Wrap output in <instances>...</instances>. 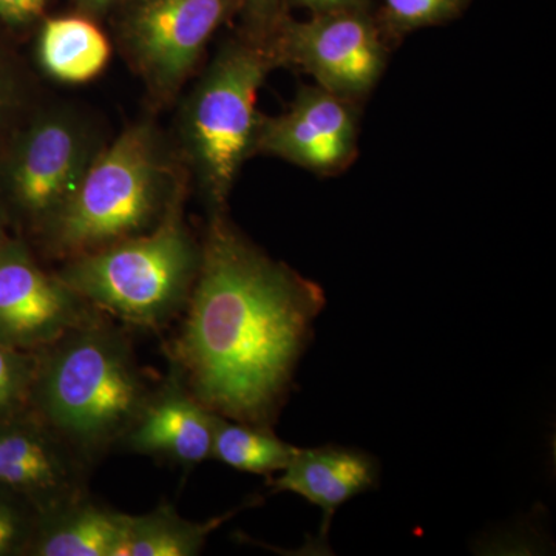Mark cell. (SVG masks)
Masks as SVG:
<instances>
[{
  "label": "cell",
  "instance_id": "9",
  "mask_svg": "<svg viewBox=\"0 0 556 556\" xmlns=\"http://www.w3.org/2000/svg\"><path fill=\"white\" fill-rule=\"evenodd\" d=\"M89 164L87 139L75 121L64 115L36 121L9 163L5 188L11 207L39 232L64 206Z\"/></svg>",
  "mask_w": 556,
  "mask_h": 556
},
{
  "label": "cell",
  "instance_id": "8",
  "mask_svg": "<svg viewBox=\"0 0 556 556\" xmlns=\"http://www.w3.org/2000/svg\"><path fill=\"white\" fill-rule=\"evenodd\" d=\"M102 313L47 273L24 240L0 243V342L38 353Z\"/></svg>",
  "mask_w": 556,
  "mask_h": 556
},
{
  "label": "cell",
  "instance_id": "3",
  "mask_svg": "<svg viewBox=\"0 0 556 556\" xmlns=\"http://www.w3.org/2000/svg\"><path fill=\"white\" fill-rule=\"evenodd\" d=\"M181 204L175 190L155 228L65 260L56 276L100 313L138 328L164 327L185 311L200 268Z\"/></svg>",
  "mask_w": 556,
  "mask_h": 556
},
{
  "label": "cell",
  "instance_id": "25",
  "mask_svg": "<svg viewBox=\"0 0 556 556\" xmlns=\"http://www.w3.org/2000/svg\"><path fill=\"white\" fill-rule=\"evenodd\" d=\"M79 2L83 3L84 9L89 11H104L118 0H79Z\"/></svg>",
  "mask_w": 556,
  "mask_h": 556
},
{
  "label": "cell",
  "instance_id": "13",
  "mask_svg": "<svg viewBox=\"0 0 556 556\" xmlns=\"http://www.w3.org/2000/svg\"><path fill=\"white\" fill-rule=\"evenodd\" d=\"M376 481L378 464L367 453L327 445L299 448L280 477L269 484L274 492L295 493L324 510L320 532V540H324L336 510L372 489Z\"/></svg>",
  "mask_w": 556,
  "mask_h": 556
},
{
  "label": "cell",
  "instance_id": "14",
  "mask_svg": "<svg viewBox=\"0 0 556 556\" xmlns=\"http://www.w3.org/2000/svg\"><path fill=\"white\" fill-rule=\"evenodd\" d=\"M127 514L79 497L39 515L25 556H118Z\"/></svg>",
  "mask_w": 556,
  "mask_h": 556
},
{
  "label": "cell",
  "instance_id": "20",
  "mask_svg": "<svg viewBox=\"0 0 556 556\" xmlns=\"http://www.w3.org/2000/svg\"><path fill=\"white\" fill-rule=\"evenodd\" d=\"M38 517V511L27 501L0 489V556L27 554Z\"/></svg>",
  "mask_w": 556,
  "mask_h": 556
},
{
  "label": "cell",
  "instance_id": "2",
  "mask_svg": "<svg viewBox=\"0 0 556 556\" xmlns=\"http://www.w3.org/2000/svg\"><path fill=\"white\" fill-rule=\"evenodd\" d=\"M152 388L126 332L101 316L36 353L28 408L91 466L121 445Z\"/></svg>",
  "mask_w": 556,
  "mask_h": 556
},
{
  "label": "cell",
  "instance_id": "24",
  "mask_svg": "<svg viewBox=\"0 0 556 556\" xmlns=\"http://www.w3.org/2000/svg\"><path fill=\"white\" fill-rule=\"evenodd\" d=\"M11 89L9 79L3 75V70L0 67V124H2L3 115L10 108Z\"/></svg>",
  "mask_w": 556,
  "mask_h": 556
},
{
  "label": "cell",
  "instance_id": "6",
  "mask_svg": "<svg viewBox=\"0 0 556 556\" xmlns=\"http://www.w3.org/2000/svg\"><path fill=\"white\" fill-rule=\"evenodd\" d=\"M276 64L308 73L317 86L353 102L375 89L387 65V47L364 9L283 20L268 40Z\"/></svg>",
  "mask_w": 556,
  "mask_h": 556
},
{
  "label": "cell",
  "instance_id": "11",
  "mask_svg": "<svg viewBox=\"0 0 556 556\" xmlns=\"http://www.w3.org/2000/svg\"><path fill=\"white\" fill-rule=\"evenodd\" d=\"M356 149L351 102L314 86L300 90L287 112L260 118L254 150L317 174H334L351 163Z\"/></svg>",
  "mask_w": 556,
  "mask_h": 556
},
{
  "label": "cell",
  "instance_id": "26",
  "mask_svg": "<svg viewBox=\"0 0 556 556\" xmlns=\"http://www.w3.org/2000/svg\"><path fill=\"white\" fill-rule=\"evenodd\" d=\"M7 239L5 230H3V214L0 212V243Z\"/></svg>",
  "mask_w": 556,
  "mask_h": 556
},
{
  "label": "cell",
  "instance_id": "5",
  "mask_svg": "<svg viewBox=\"0 0 556 556\" xmlns=\"http://www.w3.org/2000/svg\"><path fill=\"white\" fill-rule=\"evenodd\" d=\"M276 64L268 40L230 42L204 73L186 112V139L208 203L222 211L255 149L257 94Z\"/></svg>",
  "mask_w": 556,
  "mask_h": 556
},
{
  "label": "cell",
  "instance_id": "16",
  "mask_svg": "<svg viewBox=\"0 0 556 556\" xmlns=\"http://www.w3.org/2000/svg\"><path fill=\"white\" fill-rule=\"evenodd\" d=\"M233 511L206 522L179 517L170 504L163 503L144 515H127L118 556H195L203 552L208 535Z\"/></svg>",
  "mask_w": 556,
  "mask_h": 556
},
{
  "label": "cell",
  "instance_id": "17",
  "mask_svg": "<svg viewBox=\"0 0 556 556\" xmlns=\"http://www.w3.org/2000/svg\"><path fill=\"white\" fill-rule=\"evenodd\" d=\"M298 447L278 439L268 427L237 422L217 415L211 459L233 470L270 475L287 468Z\"/></svg>",
  "mask_w": 556,
  "mask_h": 556
},
{
  "label": "cell",
  "instance_id": "7",
  "mask_svg": "<svg viewBox=\"0 0 556 556\" xmlns=\"http://www.w3.org/2000/svg\"><path fill=\"white\" fill-rule=\"evenodd\" d=\"M241 0H134L124 43L156 100L174 97L199 64L208 39Z\"/></svg>",
  "mask_w": 556,
  "mask_h": 556
},
{
  "label": "cell",
  "instance_id": "19",
  "mask_svg": "<svg viewBox=\"0 0 556 556\" xmlns=\"http://www.w3.org/2000/svg\"><path fill=\"white\" fill-rule=\"evenodd\" d=\"M470 0H383V17L391 31L402 35L442 24L463 13Z\"/></svg>",
  "mask_w": 556,
  "mask_h": 556
},
{
  "label": "cell",
  "instance_id": "23",
  "mask_svg": "<svg viewBox=\"0 0 556 556\" xmlns=\"http://www.w3.org/2000/svg\"><path fill=\"white\" fill-rule=\"evenodd\" d=\"M289 2L302 9H308L313 14H324L362 9L365 0H289Z\"/></svg>",
  "mask_w": 556,
  "mask_h": 556
},
{
  "label": "cell",
  "instance_id": "21",
  "mask_svg": "<svg viewBox=\"0 0 556 556\" xmlns=\"http://www.w3.org/2000/svg\"><path fill=\"white\" fill-rule=\"evenodd\" d=\"M288 0H241L247 16L249 38L269 40L283 17Z\"/></svg>",
  "mask_w": 556,
  "mask_h": 556
},
{
  "label": "cell",
  "instance_id": "18",
  "mask_svg": "<svg viewBox=\"0 0 556 556\" xmlns=\"http://www.w3.org/2000/svg\"><path fill=\"white\" fill-rule=\"evenodd\" d=\"M36 353L0 342V420L28 409Z\"/></svg>",
  "mask_w": 556,
  "mask_h": 556
},
{
  "label": "cell",
  "instance_id": "4",
  "mask_svg": "<svg viewBox=\"0 0 556 556\" xmlns=\"http://www.w3.org/2000/svg\"><path fill=\"white\" fill-rule=\"evenodd\" d=\"M174 192L164 193L155 138L139 124L91 160L64 206L36 236L51 257H79L155 228Z\"/></svg>",
  "mask_w": 556,
  "mask_h": 556
},
{
  "label": "cell",
  "instance_id": "22",
  "mask_svg": "<svg viewBox=\"0 0 556 556\" xmlns=\"http://www.w3.org/2000/svg\"><path fill=\"white\" fill-rule=\"evenodd\" d=\"M49 0H0V21L9 27L35 24L46 13Z\"/></svg>",
  "mask_w": 556,
  "mask_h": 556
},
{
  "label": "cell",
  "instance_id": "12",
  "mask_svg": "<svg viewBox=\"0 0 556 556\" xmlns=\"http://www.w3.org/2000/svg\"><path fill=\"white\" fill-rule=\"evenodd\" d=\"M217 413L190 393L172 371L153 386L121 447L189 468L211 459Z\"/></svg>",
  "mask_w": 556,
  "mask_h": 556
},
{
  "label": "cell",
  "instance_id": "15",
  "mask_svg": "<svg viewBox=\"0 0 556 556\" xmlns=\"http://www.w3.org/2000/svg\"><path fill=\"white\" fill-rule=\"evenodd\" d=\"M110 56L112 47L108 36L89 17H51L40 28V65L61 83H89L104 72Z\"/></svg>",
  "mask_w": 556,
  "mask_h": 556
},
{
  "label": "cell",
  "instance_id": "10",
  "mask_svg": "<svg viewBox=\"0 0 556 556\" xmlns=\"http://www.w3.org/2000/svg\"><path fill=\"white\" fill-rule=\"evenodd\" d=\"M90 464L30 408L0 420V489L39 515L89 495Z\"/></svg>",
  "mask_w": 556,
  "mask_h": 556
},
{
  "label": "cell",
  "instance_id": "1",
  "mask_svg": "<svg viewBox=\"0 0 556 556\" xmlns=\"http://www.w3.org/2000/svg\"><path fill=\"white\" fill-rule=\"evenodd\" d=\"M318 285L274 262L215 212L167 356L211 412L269 427L324 309Z\"/></svg>",
  "mask_w": 556,
  "mask_h": 556
}]
</instances>
